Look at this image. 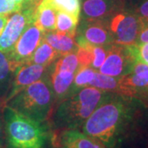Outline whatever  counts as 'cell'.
Wrapping results in <instances>:
<instances>
[{"instance_id": "cell-1", "label": "cell", "mask_w": 148, "mask_h": 148, "mask_svg": "<svg viewBox=\"0 0 148 148\" xmlns=\"http://www.w3.org/2000/svg\"><path fill=\"white\" fill-rule=\"evenodd\" d=\"M81 130L106 148H148V107L136 97L110 93Z\"/></svg>"}, {"instance_id": "cell-2", "label": "cell", "mask_w": 148, "mask_h": 148, "mask_svg": "<svg viewBox=\"0 0 148 148\" xmlns=\"http://www.w3.org/2000/svg\"><path fill=\"white\" fill-rule=\"evenodd\" d=\"M110 92L87 86L58 102L49 118L50 127L58 132L80 129Z\"/></svg>"}, {"instance_id": "cell-3", "label": "cell", "mask_w": 148, "mask_h": 148, "mask_svg": "<svg viewBox=\"0 0 148 148\" xmlns=\"http://www.w3.org/2000/svg\"><path fill=\"white\" fill-rule=\"evenodd\" d=\"M5 148H44L49 138V129L45 123L33 120L3 106Z\"/></svg>"}, {"instance_id": "cell-4", "label": "cell", "mask_w": 148, "mask_h": 148, "mask_svg": "<svg viewBox=\"0 0 148 148\" xmlns=\"http://www.w3.org/2000/svg\"><path fill=\"white\" fill-rule=\"evenodd\" d=\"M5 106L33 120H49L55 106V97L48 73L16 94Z\"/></svg>"}, {"instance_id": "cell-5", "label": "cell", "mask_w": 148, "mask_h": 148, "mask_svg": "<svg viewBox=\"0 0 148 148\" xmlns=\"http://www.w3.org/2000/svg\"><path fill=\"white\" fill-rule=\"evenodd\" d=\"M114 43L123 45H136L144 22L135 13L123 9L106 20Z\"/></svg>"}, {"instance_id": "cell-6", "label": "cell", "mask_w": 148, "mask_h": 148, "mask_svg": "<svg viewBox=\"0 0 148 148\" xmlns=\"http://www.w3.org/2000/svg\"><path fill=\"white\" fill-rule=\"evenodd\" d=\"M137 62L134 45H123L113 43L109 45L105 62L98 72L114 77H121L130 73Z\"/></svg>"}, {"instance_id": "cell-7", "label": "cell", "mask_w": 148, "mask_h": 148, "mask_svg": "<svg viewBox=\"0 0 148 148\" xmlns=\"http://www.w3.org/2000/svg\"><path fill=\"white\" fill-rule=\"evenodd\" d=\"M36 8H22L8 16L6 26L0 35V51L8 53L23 32L34 21Z\"/></svg>"}, {"instance_id": "cell-8", "label": "cell", "mask_w": 148, "mask_h": 148, "mask_svg": "<svg viewBox=\"0 0 148 148\" xmlns=\"http://www.w3.org/2000/svg\"><path fill=\"white\" fill-rule=\"evenodd\" d=\"M44 33L45 32L36 24L32 23L21 34L14 46L8 53L9 58L17 66L27 63L43 40Z\"/></svg>"}, {"instance_id": "cell-9", "label": "cell", "mask_w": 148, "mask_h": 148, "mask_svg": "<svg viewBox=\"0 0 148 148\" xmlns=\"http://www.w3.org/2000/svg\"><path fill=\"white\" fill-rule=\"evenodd\" d=\"M75 39L82 40L93 45L106 46L114 43L106 21L80 19Z\"/></svg>"}, {"instance_id": "cell-10", "label": "cell", "mask_w": 148, "mask_h": 148, "mask_svg": "<svg viewBox=\"0 0 148 148\" xmlns=\"http://www.w3.org/2000/svg\"><path fill=\"white\" fill-rule=\"evenodd\" d=\"M48 69L49 67L35 64H23L18 66L14 73L10 90L3 102L4 106L20 91L47 75Z\"/></svg>"}, {"instance_id": "cell-11", "label": "cell", "mask_w": 148, "mask_h": 148, "mask_svg": "<svg viewBox=\"0 0 148 148\" xmlns=\"http://www.w3.org/2000/svg\"><path fill=\"white\" fill-rule=\"evenodd\" d=\"M123 9V0H81L80 19L106 21Z\"/></svg>"}, {"instance_id": "cell-12", "label": "cell", "mask_w": 148, "mask_h": 148, "mask_svg": "<svg viewBox=\"0 0 148 148\" xmlns=\"http://www.w3.org/2000/svg\"><path fill=\"white\" fill-rule=\"evenodd\" d=\"M56 145L64 148H106L103 144L80 129L60 131Z\"/></svg>"}, {"instance_id": "cell-13", "label": "cell", "mask_w": 148, "mask_h": 148, "mask_svg": "<svg viewBox=\"0 0 148 148\" xmlns=\"http://www.w3.org/2000/svg\"><path fill=\"white\" fill-rule=\"evenodd\" d=\"M48 76L55 97L56 106L58 102L63 101L70 95L75 73L55 70L50 65L48 69Z\"/></svg>"}, {"instance_id": "cell-14", "label": "cell", "mask_w": 148, "mask_h": 148, "mask_svg": "<svg viewBox=\"0 0 148 148\" xmlns=\"http://www.w3.org/2000/svg\"><path fill=\"white\" fill-rule=\"evenodd\" d=\"M120 82L127 96L134 97L138 90L148 86V65L137 62L130 73L120 77Z\"/></svg>"}, {"instance_id": "cell-15", "label": "cell", "mask_w": 148, "mask_h": 148, "mask_svg": "<svg viewBox=\"0 0 148 148\" xmlns=\"http://www.w3.org/2000/svg\"><path fill=\"white\" fill-rule=\"evenodd\" d=\"M17 67L9 58L8 53L0 51V101L3 104L10 90L14 73Z\"/></svg>"}, {"instance_id": "cell-16", "label": "cell", "mask_w": 148, "mask_h": 148, "mask_svg": "<svg viewBox=\"0 0 148 148\" xmlns=\"http://www.w3.org/2000/svg\"><path fill=\"white\" fill-rule=\"evenodd\" d=\"M43 39L57 51L60 56L74 52L77 49L75 36H70L55 30L45 32Z\"/></svg>"}, {"instance_id": "cell-17", "label": "cell", "mask_w": 148, "mask_h": 148, "mask_svg": "<svg viewBox=\"0 0 148 148\" xmlns=\"http://www.w3.org/2000/svg\"><path fill=\"white\" fill-rule=\"evenodd\" d=\"M57 11L45 0H41L36 6L34 12V21L44 32L54 31L56 28Z\"/></svg>"}, {"instance_id": "cell-18", "label": "cell", "mask_w": 148, "mask_h": 148, "mask_svg": "<svg viewBox=\"0 0 148 148\" xmlns=\"http://www.w3.org/2000/svg\"><path fill=\"white\" fill-rule=\"evenodd\" d=\"M90 86H93L99 90L115 93L119 95H127V92L123 87L120 82V77H114L101 73L97 71L94 80L90 83Z\"/></svg>"}, {"instance_id": "cell-19", "label": "cell", "mask_w": 148, "mask_h": 148, "mask_svg": "<svg viewBox=\"0 0 148 148\" xmlns=\"http://www.w3.org/2000/svg\"><path fill=\"white\" fill-rule=\"evenodd\" d=\"M60 55L45 40H43L36 48L31 58L26 64H40L49 67L54 63Z\"/></svg>"}, {"instance_id": "cell-20", "label": "cell", "mask_w": 148, "mask_h": 148, "mask_svg": "<svg viewBox=\"0 0 148 148\" xmlns=\"http://www.w3.org/2000/svg\"><path fill=\"white\" fill-rule=\"evenodd\" d=\"M96 73H97V71L90 67L78 68L75 73V76H74L73 82V84L71 86V90H70L69 95H73L81 89L89 86L90 82L95 78Z\"/></svg>"}, {"instance_id": "cell-21", "label": "cell", "mask_w": 148, "mask_h": 148, "mask_svg": "<svg viewBox=\"0 0 148 148\" xmlns=\"http://www.w3.org/2000/svg\"><path fill=\"white\" fill-rule=\"evenodd\" d=\"M78 22L79 19L63 12H57L55 31L70 36H75Z\"/></svg>"}, {"instance_id": "cell-22", "label": "cell", "mask_w": 148, "mask_h": 148, "mask_svg": "<svg viewBox=\"0 0 148 148\" xmlns=\"http://www.w3.org/2000/svg\"><path fill=\"white\" fill-rule=\"evenodd\" d=\"M57 12L68 13L80 20L81 0H45Z\"/></svg>"}, {"instance_id": "cell-23", "label": "cell", "mask_w": 148, "mask_h": 148, "mask_svg": "<svg viewBox=\"0 0 148 148\" xmlns=\"http://www.w3.org/2000/svg\"><path fill=\"white\" fill-rule=\"evenodd\" d=\"M124 8L132 12L144 24L148 23V0H123Z\"/></svg>"}, {"instance_id": "cell-24", "label": "cell", "mask_w": 148, "mask_h": 148, "mask_svg": "<svg viewBox=\"0 0 148 148\" xmlns=\"http://www.w3.org/2000/svg\"><path fill=\"white\" fill-rule=\"evenodd\" d=\"M109 45L100 46V45H92L91 52H92V62L90 64V68L98 71L100 68L104 64L106 55L108 53Z\"/></svg>"}, {"instance_id": "cell-25", "label": "cell", "mask_w": 148, "mask_h": 148, "mask_svg": "<svg viewBox=\"0 0 148 148\" xmlns=\"http://www.w3.org/2000/svg\"><path fill=\"white\" fill-rule=\"evenodd\" d=\"M21 9L22 7L17 4L14 0H0V15L8 16Z\"/></svg>"}, {"instance_id": "cell-26", "label": "cell", "mask_w": 148, "mask_h": 148, "mask_svg": "<svg viewBox=\"0 0 148 148\" xmlns=\"http://www.w3.org/2000/svg\"><path fill=\"white\" fill-rule=\"evenodd\" d=\"M134 53L138 62L148 65V42L134 45Z\"/></svg>"}, {"instance_id": "cell-27", "label": "cell", "mask_w": 148, "mask_h": 148, "mask_svg": "<svg viewBox=\"0 0 148 148\" xmlns=\"http://www.w3.org/2000/svg\"><path fill=\"white\" fill-rule=\"evenodd\" d=\"M3 106L0 101V148H5V133H4V122H3Z\"/></svg>"}, {"instance_id": "cell-28", "label": "cell", "mask_w": 148, "mask_h": 148, "mask_svg": "<svg viewBox=\"0 0 148 148\" xmlns=\"http://www.w3.org/2000/svg\"><path fill=\"white\" fill-rule=\"evenodd\" d=\"M134 97L139 99L145 106L148 107V86L141 90H138Z\"/></svg>"}, {"instance_id": "cell-29", "label": "cell", "mask_w": 148, "mask_h": 148, "mask_svg": "<svg viewBox=\"0 0 148 148\" xmlns=\"http://www.w3.org/2000/svg\"><path fill=\"white\" fill-rule=\"evenodd\" d=\"M148 42V23L147 24H144L143 30L141 31L139 36L138 38V41L136 45H140L143 43Z\"/></svg>"}, {"instance_id": "cell-30", "label": "cell", "mask_w": 148, "mask_h": 148, "mask_svg": "<svg viewBox=\"0 0 148 148\" xmlns=\"http://www.w3.org/2000/svg\"><path fill=\"white\" fill-rule=\"evenodd\" d=\"M41 0H25L22 8H36Z\"/></svg>"}, {"instance_id": "cell-31", "label": "cell", "mask_w": 148, "mask_h": 148, "mask_svg": "<svg viewBox=\"0 0 148 148\" xmlns=\"http://www.w3.org/2000/svg\"><path fill=\"white\" fill-rule=\"evenodd\" d=\"M8 16L0 15V35L2 34V32H3L4 27H5L6 23H7V21H8Z\"/></svg>"}, {"instance_id": "cell-32", "label": "cell", "mask_w": 148, "mask_h": 148, "mask_svg": "<svg viewBox=\"0 0 148 148\" xmlns=\"http://www.w3.org/2000/svg\"><path fill=\"white\" fill-rule=\"evenodd\" d=\"M15 2H16L17 4H19L21 7H23V4H24V2H25V0H14Z\"/></svg>"}, {"instance_id": "cell-33", "label": "cell", "mask_w": 148, "mask_h": 148, "mask_svg": "<svg viewBox=\"0 0 148 148\" xmlns=\"http://www.w3.org/2000/svg\"><path fill=\"white\" fill-rule=\"evenodd\" d=\"M54 148H64V147H60V146H58V145H56Z\"/></svg>"}]
</instances>
